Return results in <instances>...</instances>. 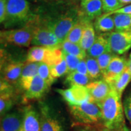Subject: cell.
Returning a JSON list of instances; mask_svg holds the SVG:
<instances>
[{
    "instance_id": "obj_1",
    "label": "cell",
    "mask_w": 131,
    "mask_h": 131,
    "mask_svg": "<svg viewBox=\"0 0 131 131\" xmlns=\"http://www.w3.org/2000/svg\"><path fill=\"white\" fill-rule=\"evenodd\" d=\"M99 106L102 114V123L104 127L115 129L126 125L122 96L112 88L107 97Z\"/></svg>"
},
{
    "instance_id": "obj_2",
    "label": "cell",
    "mask_w": 131,
    "mask_h": 131,
    "mask_svg": "<svg viewBox=\"0 0 131 131\" xmlns=\"http://www.w3.org/2000/svg\"><path fill=\"white\" fill-rule=\"evenodd\" d=\"M70 112L78 123L95 125L102 123V114L99 104L90 100L80 105H68Z\"/></svg>"
},
{
    "instance_id": "obj_3",
    "label": "cell",
    "mask_w": 131,
    "mask_h": 131,
    "mask_svg": "<svg viewBox=\"0 0 131 131\" xmlns=\"http://www.w3.org/2000/svg\"><path fill=\"white\" fill-rule=\"evenodd\" d=\"M34 32L30 26L19 29L1 31V42L19 47H28L32 44Z\"/></svg>"
},
{
    "instance_id": "obj_4",
    "label": "cell",
    "mask_w": 131,
    "mask_h": 131,
    "mask_svg": "<svg viewBox=\"0 0 131 131\" xmlns=\"http://www.w3.org/2000/svg\"><path fill=\"white\" fill-rule=\"evenodd\" d=\"M79 18L76 12L70 11L51 21L47 25L63 42Z\"/></svg>"
},
{
    "instance_id": "obj_5",
    "label": "cell",
    "mask_w": 131,
    "mask_h": 131,
    "mask_svg": "<svg viewBox=\"0 0 131 131\" xmlns=\"http://www.w3.org/2000/svg\"><path fill=\"white\" fill-rule=\"evenodd\" d=\"M30 26L34 32L32 42L33 45L49 48L61 47L62 42L47 24L39 26L32 25Z\"/></svg>"
},
{
    "instance_id": "obj_6",
    "label": "cell",
    "mask_w": 131,
    "mask_h": 131,
    "mask_svg": "<svg viewBox=\"0 0 131 131\" xmlns=\"http://www.w3.org/2000/svg\"><path fill=\"white\" fill-rule=\"evenodd\" d=\"M68 105H80L92 100L86 86L74 85L66 89H57Z\"/></svg>"
},
{
    "instance_id": "obj_7",
    "label": "cell",
    "mask_w": 131,
    "mask_h": 131,
    "mask_svg": "<svg viewBox=\"0 0 131 131\" xmlns=\"http://www.w3.org/2000/svg\"><path fill=\"white\" fill-rule=\"evenodd\" d=\"M107 38L111 51L115 55H123L131 48V30L111 32Z\"/></svg>"
},
{
    "instance_id": "obj_8",
    "label": "cell",
    "mask_w": 131,
    "mask_h": 131,
    "mask_svg": "<svg viewBox=\"0 0 131 131\" xmlns=\"http://www.w3.org/2000/svg\"><path fill=\"white\" fill-rule=\"evenodd\" d=\"M30 4L27 0H7V18L13 22L22 21L28 17Z\"/></svg>"
},
{
    "instance_id": "obj_9",
    "label": "cell",
    "mask_w": 131,
    "mask_h": 131,
    "mask_svg": "<svg viewBox=\"0 0 131 131\" xmlns=\"http://www.w3.org/2000/svg\"><path fill=\"white\" fill-rule=\"evenodd\" d=\"M127 67V61L126 58L115 55L108 66L105 72L103 74V79L109 84H112Z\"/></svg>"
},
{
    "instance_id": "obj_10",
    "label": "cell",
    "mask_w": 131,
    "mask_h": 131,
    "mask_svg": "<svg viewBox=\"0 0 131 131\" xmlns=\"http://www.w3.org/2000/svg\"><path fill=\"white\" fill-rule=\"evenodd\" d=\"M86 87L92 100L98 104L107 97L112 89L111 85L103 79L91 81Z\"/></svg>"
},
{
    "instance_id": "obj_11",
    "label": "cell",
    "mask_w": 131,
    "mask_h": 131,
    "mask_svg": "<svg viewBox=\"0 0 131 131\" xmlns=\"http://www.w3.org/2000/svg\"><path fill=\"white\" fill-rule=\"evenodd\" d=\"M41 131H63L61 123L53 115L46 105L40 107Z\"/></svg>"
},
{
    "instance_id": "obj_12",
    "label": "cell",
    "mask_w": 131,
    "mask_h": 131,
    "mask_svg": "<svg viewBox=\"0 0 131 131\" xmlns=\"http://www.w3.org/2000/svg\"><path fill=\"white\" fill-rule=\"evenodd\" d=\"M49 86L38 75L34 77L28 89L25 91L24 97L27 100H36L44 96Z\"/></svg>"
},
{
    "instance_id": "obj_13",
    "label": "cell",
    "mask_w": 131,
    "mask_h": 131,
    "mask_svg": "<svg viewBox=\"0 0 131 131\" xmlns=\"http://www.w3.org/2000/svg\"><path fill=\"white\" fill-rule=\"evenodd\" d=\"M15 101L12 87L5 80L1 81V96H0V114L4 116L12 109Z\"/></svg>"
},
{
    "instance_id": "obj_14",
    "label": "cell",
    "mask_w": 131,
    "mask_h": 131,
    "mask_svg": "<svg viewBox=\"0 0 131 131\" xmlns=\"http://www.w3.org/2000/svg\"><path fill=\"white\" fill-rule=\"evenodd\" d=\"M23 130L41 131L40 115L32 107L26 108L24 110L23 118Z\"/></svg>"
},
{
    "instance_id": "obj_15",
    "label": "cell",
    "mask_w": 131,
    "mask_h": 131,
    "mask_svg": "<svg viewBox=\"0 0 131 131\" xmlns=\"http://www.w3.org/2000/svg\"><path fill=\"white\" fill-rule=\"evenodd\" d=\"M23 115L18 112H11L4 115L1 121V131H23Z\"/></svg>"
},
{
    "instance_id": "obj_16",
    "label": "cell",
    "mask_w": 131,
    "mask_h": 131,
    "mask_svg": "<svg viewBox=\"0 0 131 131\" xmlns=\"http://www.w3.org/2000/svg\"><path fill=\"white\" fill-rule=\"evenodd\" d=\"M52 49L53 48L38 46L32 47L27 52L26 61L31 63H45L47 64L51 55Z\"/></svg>"
},
{
    "instance_id": "obj_17",
    "label": "cell",
    "mask_w": 131,
    "mask_h": 131,
    "mask_svg": "<svg viewBox=\"0 0 131 131\" xmlns=\"http://www.w3.org/2000/svg\"><path fill=\"white\" fill-rule=\"evenodd\" d=\"M24 64L25 63L22 62H12L7 64L3 69V80L10 84L19 82Z\"/></svg>"
},
{
    "instance_id": "obj_18",
    "label": "cell",
    "mask_w": 131,
    "mask_h": 131,
    "mask_svg": "<svg viewBox=\"0 0 131 131\" xmlns=\"http://www.w3.org/2000/svg\"><path fill=\"white\" fill-rule=\"evenodd\" d=\"M40 63L27 62L24 66L19 83L21 88L24 91L28 89L31 81L34 77L38 75Z\"/></svg>"
},
{
    "instance_id": "obj_19",
    "label": "cell",
    "mask_w": 131,
    "mask_h": 131,
    "mask_svg": "<svg viewBox=\"0 0 131 131\" xmlns=\"http://www.w3.org/2000/svg\"><path fill=\"white\" fill-rule=\"evenodd\" d=\"M81 7L89 19L97 18L103 12L101 0H81Z\"/></svg>"
},
{
    "instance_id": "obj_20",
    "label": "cell",
    "mask_w": 131,
    "mask_h": 131,
    "mask_svg": "<svg viewBox=\"0 0 131 131\" xmlns=\"http://www.w3.org/2000/svg\"><path fill=\"white\" fill-rule=\"evenodd\" d=\"M111 51L107 37L103 35H99L96 36L95 42L91 48L87 51V53L88 56L96 58L103 53Z\"/></svg>"
},
{
    "instance_id": "obj_21",
    "label": "cell",
    "mask_w": 131,
    "mask_h": 131,
    "mask_svg": "<svg viewBox=\"0 0 131 131\" xmlns=\"http://www.w3.org/2000/svg\"><path fill=\"white\" fill-rule=\"evenodd\" d=\"M96 37L94 25L90 22L89 19H86L80 45L84 50L88 51L93 45Z\"/></svg>"
},
{
    "instance_id": "obj_22",
    "label": "cell",
    "mask_w": 131,
    "mask_h": 131,
    "mask_svg": "<svg viewBox=\"0 0 131 131\" xmlns=\"http://www.w3.org/2000/svg\"><path fill=\"white\" fill-rule=\"evenodd\" d=\"M95 29L98 32H111L115 30V23L112 15L103 14L96 19Z\"/></svg>"
},
{
    "instance_id": "obj_23",
    "label": "cell",
    "mask_w": 131,
    "mask_h": 131,
    "mask_svg": "<svg viewBox=\"0 0 131 131\" xmlns=\"http://www.w3.org/2000/svg\"><path fill=\"white\" fill-rule=\"evenodd\" d=\"M61 48L63 51L74 55L80 58V60H84L87 57L86 51L82 48L81 46L78 44L64 40L62 42Z\"/></svg>"
},
{
    "instance_id": "obj_24",
    "label": "cell",
    "mask_w": 131,
    "mask_h": 131,
    "mask_svg": "<svg viewBox=\"0 0 131 131\" xmlns=\"http://www.w3.org/2000/svg\"><path fill=\"white\" fill-rule=\"evenodd\" d=\"M86 19L79 18L77 23L73 26V27L69 32L65 40L80 45L84 29L85 24H86Z\"/></svg>"
},
{
    "instance_id": "obj_25",
    "label": "cell",
    "mask_w": 131,
    "mask_h": 131,
    "mask_svg": "<svg viewBox=\"0 0 131 131\" xmlns=\"http://www.w3.org/2000/svg\"><path fill=\"white\" fill-rule=\"evenodd\" d=\"M115 30L117 32L131 30V15L124 14H113Z\"/></svg>"
},
{
    "instance_id": "obj_26",
    "label": "cell",
    "mask_w": 131,
    "mask_h": 131,
    "mask_svg": "<svg viewBox=\"0 0 131 131\" xmlns=\"http://www.w3.org/2000/svg\"><path fill=\"white\" fill-rule=\"evenodd\" d=\"M131 81V75L127 67L124 72L115 80L112 84H110L111 87L118 92V94L122 95L123 92L126 89L127 85Z\"/></svg>"
},
{
    "instance_id": "obj_27",
    "label": "cell",
    "mask_w": 131,
    "mask_h": 131,
    "mask_svg": "<svg viewBox=\"0 0 131 131\" xmlns=\"http://www.w3.org/2000/svg\"><path fill=\"white\" fill-rule=\"evenodd\" d=\"M66 81L71 86L74 85L87 86L92 81V79L88 75H83L75 70L68 73Z\"/></svg>"
},
{
    "instance_id": "obj_28",
    "label": "cell",
    "mask_w": 131,
    "mask_h": 131,
    "mask_svg": "<svg viewBox=\"0 0 131 131\" xmlns=\"http://www.w3.org/2000/svg\"><path fill=\"white\" fill-rule=\"evenodd\" d=\"M88 68V75L92 80H96L102 76V73L96 58L87 56L85 58Z\"/></svg>"
},
{
    "instance_id": "obj_29",
    "label": "cell",
    "mask_w": 131,
    "mask_h": 131,
    "mask_svg": "<svg viewBox=\"0 0 131 131\" xmlns=\"http://www.w3.org/2000/svg\"><path fill=\"white\" fill-rule=\"evenodd\" d=\"M49 66L50 68L52 76L55 80L56 78L61 77L66 73H68V66H67V63L64 58V57L60 61Z\"/></svg>"
},
{
    "instance_id": "obj_30",
    "label": "cell",
    "mask_w": 131,
    "mask_h": 131,
    "mask_svg": "<svg viewBox=\"0 0 131 131\" xmlns=\"http://www.w3.org/2000/svg\"><path fill=\"white\" fill-rule=\"evenodd\" d=\"M38 75L45 81L49 86L52 85L55 79L52 76L49 65L45 63H40Z\"/></svg>"
},
{
    "instance_id": "obj_31",
    "label": "cell",
    "mask_w": 131,
    "mask_h": 131,
    "mask_svg": "<svg viewBox=\"0 0 131 131\" xmlns=\"http://www.w3.org/2000/svg\"><path fill=\"white\" fill-rule=\"evenodd\" d=\"M115 55L112 52H107L103 53L100 56L96 58V60L99 65L100 68L102 73V75L105 72L106 70L107 69L108 66L110 64L111 61H112V58Z\"/></svg>"
},
{
    "instance_id": "obj_32",
    "label": "cell",
    "mask_w": 131,
    "mask_h": 131,
    "mask_svg": "<svg viewBox=\"0 0 131 131\" xmlns=\"http://www.w3.org/2000/svg\"><path fill=\"white\" fill-rule=\"evenodd\" d=\"M101 1L103 4V11L105 14L114 12L123 6L119 0H101Z\"/></svg>"
},
{
    "instance_id": "obj_33",
    "label": "cell",
    "mask_w": 131,
    "mask_h": 131,
    "mask_svg": "<svg viewBox=\"0 0 131 131\" xmlns=\"http://www.w3.org/2000/svg\"><path fill=\"white\" fill-rule=\"evenodd\" d=\"M63 52L64 58L66 60L67 66H68V73L76 70L78 64H79L80 61H81V60L80 58H78V57H75L73 55H71V54L67 53V52H65L64 51H63Z\"/></svg>"
},
{
    "instance_id": "obj_34",
    "label": "cell",
    "mask_w": 131,
    "mask_h": 131,
    "mask_svg": "<svg viewBox=\"0 0 131 131\" xmlns=\"http://www.w3.org/2000/svg\"><path fill=\"white\" fill-rule=\"evenodd\" d=\"M123 104L124 115L131 125V93L126 96Z\"/></svg>"
},
{
    "instance_id": "obj_35",
    "label": "cell",
    "mask_w": 131,
    "mask_h": 131,
    "mask_svg": "<svg viewBox=\"0 0 131 131\" xmlns=\"http://www.w3.org/2000/svg\"><path fill=\"white\" fill-rule=\"evenodd\" d=\"M7 18V0H0V21L4 22Z\"/></svg>"
},
{
    "instance_id": "obj_36",
    "label": "cell",
    "mask_w": 131,
    "mask_h": 131,
    "mask_svg": "<svg viewBox=\"0 0 131 131\" xmlns=\"http://www.w3.org/2000/svg\"><path fill=\"white\" fill-rule=\"evenodd\" d=\"M72 131H101L96 129L94 125H88V124H80L75 126Z\"/></svg>"
},
{
    "instance_id": "obj_37",
    "label": "cell",
    "mask_w": 131,
    "mask_h": 131,
    "mask_svg": "<svg viewBox=\"0 0 131 131\" xmlns=\"http://www.w3.org/2000/svg\"><path fill=\"white\" fill-rule=\"evenodd\" d=\"M76 71H77L78 72L81 73L83 75H88L89 76V75H88V68H87L86 61L85 59H84V60H81V61H80L79 64H78Z\"/></svg>"
},
{
    "instance_id": "obj_38",
    "label": "cell",
    "mask_w": 131,
    "mask_h": 131,
    "mask_svg": "<svg viewBox=\"0 0 131 131\" xmlns=\"http://www.w3.org/2000/svg\"><path fill=\"white\" fill-rule=\"evenodd\" d=\"M116 14H129L131 15V4L128 5V6H124L120 9L114 11V12L109 13L107 14L108 15H113Z\"/></svg>"
},
{
    "instance_id": "obj_39",
    "label": "cell",
    "mask_w": 131,
    "mask_h": 131,
    "mask_svg": "<svg viewBox=\"0 0 131 131\" xmlns=\"http://www.w3.org/2000/svg\"><path fill=\"white\" fill-rule=\"evenodd\" d=\"M101 131H130L129 129L127 128V126L126 125L123 126L119 127V128L115 129H109L106 127H103L102 129L100 130Z\"/></svg>"
},
{
    "instance_id": "obj_40",
    "label": "cell",
    "mask_w": 131,
    "mask_h": 131,
    "mask_svg": "<svg viewBox=\"0 0 131 131\" xmlns=\"http://www.w3.org/2000/svg\"><path fill=\"white\" fill-rule=\"evenodd\" d=\"M127 68L129 69V72H130L131 75V53L129 55V58L127 61Z\"/></svg>"
},
{
    "instance_id": "obj_41",
    "label": "cell",
    "mask_w": 131,
    "mask_h": 131,
    "mask_svg": "<svg viewBox=\"0 0 131 131\" xmlns=\"http://www.w3.org/2000/svg\"><path fill=\"white\" fill-rule=\"evenodd\" d=\"M119 1L123 5L128 4L131 3V0H119Z\"/></svg>"
}]
</instances>
